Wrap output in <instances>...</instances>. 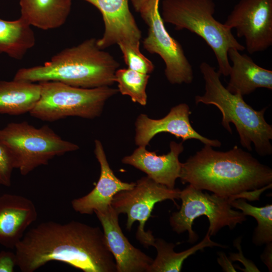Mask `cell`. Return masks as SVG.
<instances>
[{"label":"cell","instance_id":"ac0fdd59","mask_svg":"<svg viewBox=\"0 0 272 272\" xmlns=\"http://www.w3.org/2000/svg\"><path fill=\"white\" fill-rule=\"evenodd\" d=\"M232 62L229 76L230 80L226 89L231 93L243 96L263 88L272 89V71L255 63L249 56L242 54L235 48L228 52Z\"/></svg>","mask_w":272,"mask_h":272},{"label":"cell","instance_id":"2e32d148","mask_svg":"<svg viewBox=\"0 0 272 272\" xmlns=\"http://www.w3.org/2000/svg\"><path fill=\"white\" fill-rule=\"evenodd\" d=\"M37 216L36 207L29 198L11 193L0 195V244L15 249Z\"/></svg>","mask_w":272,"mask_h":272},{"label":"cell","instance_id":"4316f807","mask_svg":"<svg viewBox=\"0 0 272 272\" xmlns=\"http://www.w3.org/2000/svg\"><path fill=\"white\" fill-rule=\"evenodd\" d=\"M16 266L15 253L9 251L0 252V272H13Z\"/></svg>","mask_w":272,"mask_h":272},{"label":"cell","instance_id":"3957f363","mask_svg":"<svg viewBox=\"0 0 272 272\" xmlns=\"http://www.w3.org/2000/svg\"><path fill=\"white\" fill-rule=\"evenodd\" d=\"M97 40L90 38L65 48L43 65L20 69L14 80L32 83L55 81L83 88L110 86L115 82L119 63L98 46Z\"/></svg>","mask_w":272,"mask_h":272},{"label":"cell","instance_id":"277c9868","mask_svg":"<svg viewBox=\"0 0 272 272\" xmlns=\"http://www.w3.org/2000/svg\"><path fill=\"white\" fill-rule=\"evenodd\" d=\"M199 69L205 81V92L195 96V103L216 106L222 114V125L232 133L230 124H234L244 148L251 151L253 144L259 155H270L272 126L264 117L266 108L255 110L244 101L240 94L229 92L220 80V73L208 62H201Z\"/></svg>","mask_w":272,"mask_h":272},{"label":"cell","instance_id":"8fae6325","mask_svg":"<svg viewBox=\"0 0 272 272\" xmlns=\"http://www.w3.org/2000/svg\"><path fill=\"white\" fill-rule=\"evenodd\" d=\"M224 24L236 29L250 54L272 45V0H240Z\"/></svg>","mask_w":272,"mask_h":272},{"label":"cell","instance_id":"7402d4cb","mask_svg":"<svg viewBox=\"0 0 272 272\" xmlns=\"http://www.w3.org/2000/svg\"><path fill=\"white\" fill-rule=\"evenodd\" d=\"M211 236L207 233L202 240L191 248L180 252L174 251L175 246L173 243H168L162 239L155 238L153 246L157 251V255L151 264L148 272H179L181 271L184 261L196 251L206 247L219 246L226 248V246L213 241Z\"/></svg>","mask_w":272,"mask_h":272},{"label":"cell","instance_id":"5b68a950","mask_svg":"<svg viewBox=\"0 0 272 272\" xmlns=\"http://www.w3.org/2000/svg\"><path fill=\"white\" fill-rule=\"evenodd\" d=\"M214 0H163L161 15L164 23L171 24L177 30L186 29L202 38L214 52L221 75L228 76L231 64L230 49L244 50L231 29L217 21L214 15Z\"/></svg>","mask_w":272,"mask_h":272},{"label":"cell","instance_id":"9a60e30c","mask_svg":"<svg viewBox=\"0 0 272 272\" xmlns=\"http://www.w3.org/2000/svg\"><path fill=\"white\" fill-rule=\"evenodd\" d=\"M94 154L100 166V175L95 187L89 193L71 201L74 210L81 214L91 215L111 205L117 192L132 188L135 182H125L118 178L110 168L101 142L95 141Z\"/></svg>","mask_w":272,"mask_h":272},{"label":"cell","instance_id":"d4e9b609","mask_svg":"<svg viewBox=\"0 0 272 272\" xmlns=\"http://www.w3.org/2000/svg\"><path fill=\"white\" fill-rule=\"evenodd\" d=\"M140 44L121 42L118 45L122 53L125 63L129 69L149 75L154 71V65L141 53Z\"/></svg>","mask_w":272,"mask_h":272},{"label":"cell","instance_id":"6da1fadb","mask_svg":"<svg viewBox=\"0 0 272 272\" xmlns=\"http://www.w3.org/2000/svg\"><path fill=\"white\" fill-rule=\"evenodd\" d=\"M15 249L22 272H33L53 260L84 272H116L103 231L79 221L42 222L26 232Z\"/></svg>","mask_w":272,"mask_h":272},{"label":"cell","instance_id":"5bb4252c","mask_svg":"<svg viewBox=\"0 0 272 272\" xmlns=\"http://www.w3.org/2000/svg\"><path fill=\"white\" fill-rule=\"evenodd\" d=\"M101 12L104 23L103 36L97 40L101 49L121 42L140 43L142 32L128 6L129 0H84Z\"/></svg>","mask_w":272,"mask_h":272},{"label":"cell","instance_id":"8992f818","mask_svg":"<svg viewBox=\"0 0 272 272\" xmlns=\"http://www.w3.org/2000/svg\"><path fill=\"white\" fill-rule=\"evenodd\" d=\"M0 143L10 154L14 169L23 176L56 156L76 151L79 147L63 140L48 125L37 128L27 121L11 122L0 129Z\"/></svg>","mask_w":272,"mask_h":272},{"label":"cell","instance_id":"603a6c76","mask_svg":"<svg viewBox=\"0 0 272 272\" xmlns=\"http://www.w3.org/2000/svg\"><path fill=\"white\" fill-rule=\"evenodd\" d=\"M232 207L240 210L245 216L254 217L257 223L252 237V242L259 246L272 241V205L262 207L253 206L243 198L230 201Z\"/></svg>","mask_w":272,"mask_h":272},{"label":"cell","instance_id":"ba28073f","mask_svg":"<svg viewBox=\"0 0 272 272\" xmlns=\"http://www.w3.org/2000/svg\"><path fill=\"white\" fill-rule=\"evenodd\" d=\"M179 198L182 204L178 212L173 213L169 221L173 231L178 234L188 233V242L194 243L198 239L192 230L194 220L201 216H206L209 221L208 232L216 235L222 228L228 226L233 229L246 219L242 212L234 210L230 199L203 192L189 184L180 190Z\"/></svg>","mask_w":272,"mask_h":272},{"label":"cell","instance_id":"f546056e","mask_svg":"<svg viewBox=\"0 0 272 272\" xmlns=\"http://www.w3.org/2000/svg\"><path fill=\"white\" fill-rule=\"evenodd\" d=\"M135 10L140 12L142 8L144 5L148 2L149 0H129Z\"/></svg>","mask_w":272,"mask_h":272},{"label":"cell","instance_id":"7a4b0ae2","mask_svg":"<svg viewBox=\"0 0 272 272\" xmlns=\"http://www.w3.org/2000/svg\"><path fill=\"white\" fill-rule=\"evenodd\" d=\"M183 184L209 190L221 197L258 200L272 182V170L249 152L235 146L226 152L205 145L181 163L179 177Z\"/></svg>","mask_w":272,"mask_h":272},{"label":"cell","instance_id":"9c48e42d","mask_svg":"<svg viewBox=\"0 0 272 272\" xmlns=\"http://www.w3.org/2000/svg\"><path fill=\"white\" fill-rule=\"evenodd\" d=\"M180 192L178 188H168L145 176L137 180L132 188L115 194L111 206L119 215L126 214L127 230H130L134 222H139L136 238L145 247L149 248L153 246L155 238L151 231H145V226L152 217L155 204L166 199L175 203V199H179Z\"/></svg>","mask_w":272,"mask_h":272},{"label":"cell","instance_id":"83f0119b","mask_svg":"<svg viewBox=\"0 0 272 272\" xmlns=\"http://www.w3.org/2000/svg\"><path fill=\"white\" fill-rule=\"evenodd\" d=\"M219 257L218 258V263L221 265L223 269L226 271H236L233 265L224 253H219Z\"/></svg>","mask_w":272,"mask_h":272},{"label":"cell","instance_id":"30bf717a","mask_svg":"<svg viewBox=\"0 0 272 272\" xmlns=\"http://www.w3.org/2000/svg\"><path fill=\"white\" fill-rule=\"evenodd\" d=\"M159 2L149 0L139 12L148 27L143 47L162 58L165 64V76L171 84H190L193 80L192 66L181 45L167 32L159 12Z\"/></svg>","mask_w":272,"mask_h":272},{"label":"cell","instance_id":"52a82bcc","mask_svg":"<svg viewBox=\"0 0 272 272\" xmlns=\"http://www.w3.org/2000/svg\"><path fill=\"white\" fill-rule=\"evenodd\" d=\"M41 94L30 115L52 122L69 116L93 119L102 112L106 101L118 92L109 86L83 88L61 82H40Z\"/></svg>","mask_w":272,"mask_h":272},{"label":"cell","instance_id":"ffe728a7","mask_svg":"<svg viewBox=\"0 0 272 272\" xmlns=\"http://www.w3.org/2000/svg\"><path fill=\"white\" fill-rule=\"evenodd\" d=\"M41 94L39 83L14 80L0 81V114L19 115L30 112Z\"/></svg>","mask_w":272,"mask_h":272},{"label":"cell","instance_id":"44dd1931","mask_svg":"<svg viewBox=\"0 0 272 272\" xmlns=\"http://www.w3.org/2000/svg\"><path fill=\"white\" fill-rule=\"evenodd\" d=\"M35 42L31 26L21 17L14 21L0 18V54L20 60Z\"/></svg>","mask_w":272,"mask_h":272},{"label":"cell","instance_id":"7c38bea8","mask_svg":"<svg viewBox=\"0 0 272 272\" xmlns=\"http://www.w3.org/2000/svg\"><path fill=\"white\" fill-rule=\"evenodd\" d=\"M191 113L188 105L179 104L172 107L164 117L159 119L149 118L141 114L137 118L135 143L139 147H146L151 140L158 133L168 132L183 141L195 139L205 145L219 147L221 143L218 140H211L198 133L191 126L189 115Z\"/></svg>","mask_w":272,"mask_h":272},{"label":"cell","instance_id":"484cf974","mask_svg":"<svg viewBox=\"0 0 272 272\" xmlns=\"http://www.w3.org/2000/svg\"><path fill=\"white\" fill-rule=\"evenodd\" d=\"M14 167L11 157L6 148L0 143V185L9 187Z\"/></svg>","mask_w":272,"mask_h":272},{"label":"cell","instance_id":"e0dca14e","mask_svg":"<svg viewBox=\"0 0 272 272\" xmlns=\"http://www.w3.org/2000/svg\"><path fill=\"white\" fill-rule=\"evenodd\" d=\"M170 149L167 154L158 155L155 152L147 150L146 147H139L131 155L124 157L122 162L145 172L156 182L174 188L181 167L179 156L184 147L182 143L172 141Z\"/></svg>","mask_w":272,"mask_h":272},{"label":"cell","instance_id":"f1b7e54d","mask_svg":"<svg viewBox=\"0 0 272 272\" xmlns=\"http://www.w3.org/2000/svg\"><path fill=\"white\" fill-rule=\"evenodd\" d=\"M271 242L267 244V246L264 251V252L261 255V259L265 265L268 267L269 270L271 271Z\"/></svg>","mask_w":272,"mask_h":272},{"label":"cell","instance_id":"4fadbf2b","mask_svg":"<svg viewBox=\"0 0 272 272\" xmlns=\"http://www.w3.org/2000/svg\"><path fill=\"white\" fill-rule=\"evenodd\" d=\"M94 213L115 259L116 272H148L153 259L130 244L119 226V214L112 206Z\"/></svg>","mask_w":272,"mask_h":272},{"label":"cell","instance_id":"cb8c5ba5","mask_svg":"<svg viewBox=\"0 0 272 272\" xmlns=\"http://www.w3.org/2000/svg\"><path fill=\"white\" fill-rule=\"evenodd\" d=\"M150 75L127 69H117L114 81L118 83V91L129 96L133 102L145 106L147 104L146 87Z\"/></svg>","mask_w":272,"mask_h":272},{"label":"cell","instance_id":"d6986e66","mask_svg":"<svg viewBox=\"0 0 272 272\" xmlns=\"http://www.w3.org/2000/svg\"><path fill=\"white\" fill-rule=\"evenodd\" d=\"M72 0H20L21 17L43 30L57 28L66 22Z\"/></svg>","mask_w":272,"mask_h":272}]
</instances>
